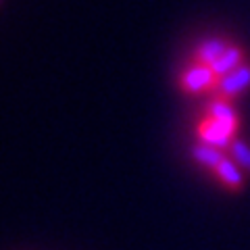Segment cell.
<instances>
[{
	"instance_id": "cell-1",
	"label": "cell",
	"mask_w": 250,
	"mask_h": 250,
	"mask_svg": "<svg viewBox=\"0 0 250 250\" xmlns=\"http://www.w3.org/2000/svg\"><path fill=\"white\" fill-rule=\"evenodd\" d=\"M217 83H219V77L215 75L213 67L200 65V62H194V61H192V65L188 69H184L177 77L179 90L190 94V96H196V94H202V92L213 94Z\"/></svg>"
},
{
	"instance_id": "cell-2",
	"label": "cell",
	"mask_w": 250,
	"mask_h": 250,
	"mask_svg": "<svg viewBox=\"0 0 250 250\" xmlns=\"http://www.w3.org/2000/svg\"><path fill=\"white\" fill-rule=\"evenodd\" d=\"M196 138L198 142L208 144L213 148H219V150L228 152L229 146L233 144L238 134V127H231V125L219 123L215 119H208V117H202V119L196 123Z\"/></svg>"
},
{
	"instance_id": "cell-3",
	"label": "cell",
	"mask_w": 250,
	"mask_h": 250,
	"mask_svg": "<svg viewBox=\"0 0 250 250\" xmlns=\"http://www.w3.org/2000/svg\"><path fill=\"white\" fill-rule=\"evenodd\" d=\"M248 90H250V61H246L244 65L236 69V71H231L219 80L217 88L213 92V98L236 103V100L244 96Z\"/></svg>"
},
{
	"instance_id": "cell-4",
	"label": "cell",
	"mask_w": 250,
	"mask_h": 250,
	"mask_svg": "<svg viewBox=\"0 0 250 250\" xmlns=\"http://www.w3.org/2000/svg\"><path fill=\"white\" fill-rule=\"evenodd\" d=\"M213 173L217 177V182L221 184L225 190H229V192H242L244 190V184H246L244 182V171L229 159V154L219 163V167L213 171Z\"/></svg>"
},
{
	"instance_id": "cell-5",
	"label": "cell",
	"mask_w": 250,
	"mask_h": 250,
	"mask_svg": "<svg viewBox=\"0 0 250 250\" xmlns=\"http://www.w3.org/2000/svg\"><path fill=\"white\" fill-rule=\"evenodd\" d=\"M229 44H231V42L225 40V38H207V40H202V42L196 44L192 59H194V62H200V65L213 67L215 61L221 57L223 50L228 48Z\"/></svg>"
},
{
	"instance_id": "cell-6",
	"label": "cell",
	"mask_w": 250,
	"mask_h": 250,
	"mask_svg": "<svg viewBox=\"0 0 250 250\" xmlns=\"http://www.w3.org/2000/svg\"><path fill=\"white\" fill-rule=\"evenodd\" d=\"M246 62V50L242 48L240 44H229L228 48L223 50V54L219 57L217 61H215V65H213V71H215V75L221 80V77H225L228 73H231V71H236L238 67H242Z\"/></svg>"
},
{
	"instance_id": "cell-7",
	"label": "cell",
	"mask_w": 250,
	"mask_h": 250,
	"mask_svg": "<svg viewBox=\"0 0 250 250\" xmlns=\"http://www.w3.org/2000/svg\"><path fill=\"white\" fill-rule=\"evenodd\" d=\"M205 117L215 119L219 123L231 125V127H240V115L236 111V106L229 100H221V98H210V103L205 108Z\"/></svg>"
},
{
	"instance_id": "cell-8",
	"label": "cell",
	"mask_w": 250,
	"mask_h": 250,
	"mask_svg": "<svg viewBox=\"0 0 250 250\" xmlns=\"http://www.w3.org/2000/svg\"><path fill=\"white\" fill-rule=\"evenodd\" d=\"M190 156H192V161L196 163V165H200L202 169L215 171L219 167V163H221L228 154H225L223 150H219V148H213V146H208V144L196 142V144L190 148Z\"/></svg>"
},
{
	"instance_id": "cell-9",
	"label": "cell",
	"mask_w": 250,
	"mask_h": 250,
	"mask_svg": "<svg viewBox=\"0 0 250 250\" xmlns=\"http://www.w3.org/2000/svg\"><path fill=\"white\" fill-rule=\"evenodd\" d=\"M228 154H229V159L236 163V165L242 171H244L246 175H250V144H246L244 140L236 138V140H233V144L229 146Z\"/></svg>"
},
{
	"instance_id": "cell-10",
	"label": "cell",
	"mask_w": 250,
	"mask_h": 250,
	"mask_svg": "<svg viewBox=\"0 0 250 250\" xmlns=\"http://www.w3.org/2000/svg\"><path fill=\"white\" fill-rule=\"evenodd\" d=\"M0 2H2V0H0Z\"/></svg>"
}]
</instances>
